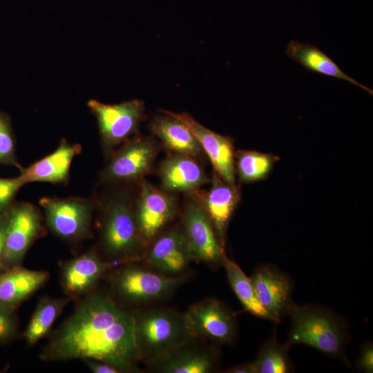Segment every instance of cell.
I'll list each match as a JSON object with an SVG mask.
<instances>
[{"label":"cell","mask_w":373,"mask_h":373,"mask_svg":"<svg viewBox=\"0 0 373 373\" xmlns=\"http://www.w3.org/2000/svg\"><path fill=\"white\" fill-rule=\"evenodd\" d=\"M0 165L22 168L18 162L15 140L9 115L0 110Z\"/></svg>","instance_id":"obj_28"},{"label":"cell","mask_w":373,"mask_h":373,"mask_svg":"<svg viewBox=\"0 0 373 373\" xmlns=\"http://www.w3.org/2000/svg\"><path fill=\"white\" fill-rule=\"evenodd\" d=\"M147 263L156 271L177 276L186 270L193 258L181 228H172L158 236L146 249Z\"/></svg>","instance_id":"obj_15"},{"label":"cell","mask_w":373,"mask_h":373,"mask_svg":"<svg viewBox=\"0 0 373 373\" xmlns=\"http://www.w3.org/2000/svg\"><path fill=\"white\" fill-rule=\"evenodd\" d=\"M100 203L99 241L108 262L128 263L144 257L147 243L140 231L131 198L119 191Z\"/></svg>","instance_id":"obj_3"},{"label":"cell","mask_w":373,"mask_h":373,"mask_svg":"<svg viewBox=\"0 0 373 373\" xmlns=\"http://www.w3.org/2000/svg\"><path fill=\"white\" fill-rule=\"evenodd\" d=\"M9 213L10 211L0 216V273L5 270L2 264V254Z\"/></svg>","instance_id":"obj_33"},{"label":"cell","mask_w":373,"mask_h":373,"mask_svg":"<svg viewBox=\"0 0 373 373\" xmlns=\"http://www.w3.org/2000/svg\"><path fill=\"white\" fill-rule=\"evenodd\" d=\"M48 278L46 271L31 270L21 265L5 269L0 273V305L17 309Z\"/></svg>","instance_id":"obj_21"},{"label":"cell","mask_w":373,"mask_h":373,"mask_svg":"<svg viewBox=\"0 0 373 373\" xmlns=\"http://www.w3.org/2000/svg\"><path fill=\"white\" fill-rule=\"evenodd\" d=\"M289 347L281 344L276 338L274 329L271 338L260 347L252 365L254 373H289L294 371L288 354Z\"/></svg>","instance_id":"obj_26"},{"label":"cell","mask_w":373,"mask_h":373,"mask_svg":"<svg viewBox=\"0 0 373 373\" xmlns=\"http://www.w3.org/2000/svg\"><path fill=\"white\" fill-rule=\"evenodd\" d=\"M223 265L229 283L244 309L256 317L277 324L260 303L251 278H249L235 262L227 258Z\"/></svg>","instance_id":"obj_25"},{"label":"cell","mask_w":373,"mask_h":373,"mask_svg":"<svg viewBox=\"0 0 373 373\" xmlns=\"http://www.w3.org/2000/svg\"><path fill=\"white\" fill-rule=\"evenodd\" d=\"M81 150L79 144H70L63 138L53 152L28 167H22L19 175L25 184L34 182H67L72 161Z\"/></svg>","instance_id":"obj_18"},{"label":"cell","mask_w":373,"mask_h":373,"mask_svg":"<svg viewBox=\"0 0 373 373\" xmlns=\"http://www.w3.org/2000/svg\"><path fill=\"white\" fill-rule=\"evenodd\" d=\"M48 227L70 242L84 239L90 233L96 201L91 198L44 197L39 200Z\"/></svg>","instance_id":"obj_5"},{"label":"cell","mask_w":373,"mask_h":373,"mask_svg":"<svg viewBox=\"0 0 373 373\" xmlns=\"http://www.w3.org/2000/svg\"><path fill=\"white\" fill-rule=\"evenodd\" d=\"M151 123L153 133L169 149L175 153L198 157L201 146L189 128L180 119L164 112Z\"/></svg>","instance_id":"obj_23"},{"label":"cell","mask_w":373,"mask_h":373,"mask_svg":"<svg viewBox=\"0 0 373 373\" xmlns=\"http://www.w3.org/2000/svg\"><path fill=\"white\" fill-rule=\"evenodd\" d=\"M175 212L176 203L173 196L146 180L141 182L135 213L140 231L146 243L156 237Z\"/></svg>","instance_id":"obj_13"},{"label":"cell","mask_w":373,"mask_h":373,"mask_svg":"<svg viewBox=\"0 0 373 373\" xmlns=\"http://www.w3.org/2000/svg\"><path fill=\"white\" fill-rule=\"evenodd\" d=\"M182 279L135 265L119 269L113 276V288L116 295L130 303L160 300L170 295Z\"/></svg>","instance_id":"obj_7"},{"label":"cell","mask_w":373,"mask_h":373,"mask_svg":"<svg viewBox=\"0 0 373 373\" xmlns=\"http://www.w3.org/2000/svg\"><path fill=\"white\" fill-rule=\"evenodd\" d=\"M159 176L163 189L169 192H191L208 182L204 171L193 157L179 153L162 161Z\"/></svg>","instance_id":"obj_19"},{"label":"cell","mask_w":373,"mask_h":373,"mask_svg":"<svg viewBox=\"0 0 373 373\" xmlns=\"http://www.w3.org/2000/svg\"><path fill=\"white\" fill-rule=\"evenodd\" d=\"M192 338L160 361L151 365L153 372L162 373H210L218 365L220 353L216 347H202Z\"/></svg>","instance_id":"obj_17"},{"label":"cell","mask_w":373,"mask_h":373,"mask_svg":"<svg viewBox=\"0 0 373 373\" xmlns=\"http://www.w3.org/2000/svg\"><path fill=\"white\" fill-rule=\"evenodd\" d=\"M133 318L139 358L148 365L160 361L192 338L184 314L174 310L148 309L133 312Z\"/></svg>","instance_id":"obj_4"},{"label":"cell","mask_w":373,"mask_h":373,"mask_svg":"<svg viewBox=\"0 0 373 373\" xmlns=\"http://www.w3.org/2000/svg\"><path fill=\"white\" fill-rule=\"evenodd\" d=\"M111 265L90 250L66 262L61 269L62 287L70 299H80L92 292Z\"/></svg>","instance_id":"obj_16"},{"label":"cell","mask_w":373,"mask_h":373,"mask_svg":"<svg viewBox=\"0 0 373 373\" xmlns=\"http://www.w3.org/2000/svg\"><path fill=\"white\" fill-rule=\"evenodd\" d=\"M287 56L308 70L343 79L372 95V90L344 73L324 52L312 44L291 41L287 47Z\"/></svg>","instance_id":"obj_22"},{"label":"cell","mask_w":373,"mask_h":373,"mask_svg":"<svg viewBox=\"0 0 373 373\" xmlns=\"http://www.w3.org/2000/svg\"><path fill=\"white\" fill-rule=\"evenodd\" d=\"M85 362L90 370L94 373L122 372L119 368L105 362L95 360H86Z\"/></svg>","instance_id":"obj_32"},{"label":"cell","mask_w":373,"mask_h":373,"mask_svg":"<svg viewBox=\"0 0 373 373\" xmlns=\"http://www.w3.org/2000/svg\"><path fill=\"white\" fill-rule=\"evenodd\" d=\"M239 195L236 186L226 183L215 171L211 188L202 204L216 238L224 248L227 230L237 206Z\"/></svg>","instance_id":"obj_20"},{"label":"cell","mask_w":373,"mask_h":373,"mask_svg":"<svg viewBox=\"0 0 373 373\" xmlns=\"http://www.w3.org/2000/svg\"><path fill=\"white\" fill-rule=\"evenodd\" d=\"M87 106L97 119L102 143L108 155L135 133L144 113V102L140 99L117 104L90 99Z\"/></svg>","instance_id":"obj_6"},{"label":"cell","mask_w":373,"mask_h":373,"mask_svg":"<svg viewBox=\"0 0 373 373\" xmlns=\"http://www.w3.org/2000/svg\"><path fill=\"white\" fill-rule=\"evenodd\" d=\"M288 316L291 324L285 344L289 348L296 344L308 345L351 367L346 352L350 335L342 316L325 306L295 303Z\"/></svg>","instance_id":"obj_2"},{"label":"cell","mask_w":373,"mask_h":373,"mask_svg":"<svg viewBox=\"0 0 373 373\" xmlns=\"http://www.w3.org/2000/svg\"><path fill=\"white\" fill-rule=\"evenodd\" d=\"M182 221L181 229L193 260L213 266L223 265L227 258L224 248L216 238L202 204L194 199L188 201L183 210Z\"/></svg>","instance_id":"obj_10"},{"label":"cell","mask_w":373,"mask_h":373,"mask_svg":"<svg viewBox=\"0 0 373 373\" xmlns=\"http://www.w3.org/2000/svg\"><path fill=\"white\" fill-rule=\"evenodd\" d=\"M70 300L68 297L41 298L23 333L26 343L32 345L44 337Z\"/></svg>","instance_id":"obj_24"},{"label":"cell","mask_w":373,"mask_h":373,"mask_svg":"<svg viewBox=\"0 0 373 373\" xmlns=\"http://www.w3.org/2000/svg\"><path fill=\"white\" fill-rule=\"evenodd\" d=\"M184 317L188 332L193 338L231 344L236 338V314L216 298H206L192 305Z\"/></svg>","instance_id":"obj_9"},{"label":"cell","mask_w":373,"mask_h":373,"mask_svg":"<svg viewBox=\"0 0 373 373\" xmlns=\"http://www.w3.org/2000/svg\"><path fill=\"white\" fill-rule=\"evenodd\" d=\"M226 372L228 373H254L251 363L238 365L228 369Z\"/></svg>","instance_id":"obj_34"},{"label":"cell","mask_w":373,"mask_h":373,"mask_svg":"<svg viewBox=\"0 0 373 373\" xmlns=\"http://www.w3.org/2000/svg\"><path fill=\"white\" fill-rule=\"evenodd\" d=\"M157 152L156 145L149 139L128 140L111 155L101 173V182L116 183L142 179L150 171Z\"/></svg>","instance_id":"obj_11"},{"label":"cell","mask_w":373,"mask_h":373,"mask_svg":"<svg viewBox=\"0 0 373 373\" xmlns=\"http://www.w3.org/2000/svg\"><path fill=\"white\" fill-rule=\"evenodd\" d=\"M251 280L258 298L265 309L278 323L289 312L292 301L291 277L271 264H263L254 270Z\"/></svg>","instance_id":"obj_12"},{"label":"cell","mask_w":373,"mask_h":373,"mask_svg":"<svg viewBox=\"0 0 373 373\" xmlns=\"http://www.w3.org/2000/svg\"><path fill=\"white\" fill-rule=\"evenodd\" d=\"M44 232L39 210L31 203L15 202L10 210L5 234L2 254L4 269L21 265L29 248Z\"/></svg>","instance_id":"obj_8"},{"label":"cell","mask_w":373,"mask_h":373,"mask_svg":"<svg viewBox=\"0 0 373 373\" xmlns=\"http://www.w3.org/2000/svg\"><path fill=\"white\" fill-rule=\"evenodd\" d=\"M236 171L243 182L264 178L271 171L275 157L254 151H240L235 155Z\"/></svg>","instance_id":"obj_27"},{"label":"cell","mask_w":373,"mask_h":373,"mask_svg":"<svg viewBox=\"0 0 373 373\" xmlns=\"http://www.w3.org/2000/svg\"><path fill=\"white\" fill-rule=\"evenodd\" d=\"M23 185L19 175L12 178H0V216L10 210L17 193Z\"/></svg>","instance_id":"obj_30"},{"label":"cell","mask_w":373,"mask_h":373,"mask_svg":"<svg viewBox=\"0 0 373 373\" xmlns=\"http://www.w3.org/2000/svg\"><path fill=\"white\" fill-rule=\"evenodd\" d=\"M40 359L95 360L122 372L136 370L140 358L133 312L108 295L93 291L79 299L72 314L53 332Z\"/></svg>","instance_id":"obj_1"},{"label":"cell","mask_w":373,"mask_h":373,"mask_svg":"<svg viewBox=\"0 0 373 373\" xmlns=\"http://www.w3.org/2000/svg\"><path fill=\"white\" fill-rule=\"evenodd\" d=\"M164 112L182 121L194 135L214 166L215 171L228 184H235V159L231 140L204 127L187 113Z\"/></svg>","instance_id":"obj_14"},{"label":"cell","mask_w":373,"mask_h":373,"mask_svg":"<svg viewBox=\"0 0 373 373\" xmlns=\"http://www.w3.org/2000/svg\"><path fill=\"white\" fill-rule=\"evenodd\" d=\"M17 309L0 305V345L13 341L19 334Z\"/></svg>","instance_id":"obj_29"},{"label":"cell","mask_w":373,"mask_h":373,"mask_svg":"<svg viewBox=\"0 0 373 373\" xmlns=\"http://www.w3.org/2000/svg\"><path fill=\"white\" fill-rule=\"evenodd\" d=\"M356 367L358 371L365 373L373 372V346L371 342L361 346L356 360Z\"/></svg>","instance_id":"obj_31"}]
</instances>
